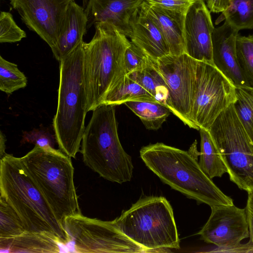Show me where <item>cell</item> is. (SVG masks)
Wrapping results in <instances>:
<instances>
[{
  "instance_id": "obj_11",
  "label": "cell",
  "mask_w": 253,
  "mask_h": 253,
  "mask_svg": "<svg viewBox=\"0 0 253 253\" xmlns=\"http://www.w3.org/2000/svg\"><path fill=\"white\" fill-rule=\"evenodd\" d=\"M198 61L184 53L168 54L155 60V63L168 87L167 107L185 125L199 130L190 119Z\"/></svg>"
},
{
  "instance_id": "obj_6",
  "label": "cell",
  "mask_w": 253,
  "mask_h": 253,
  "mask_svg": "<svg viewBox=\"0 0 253 253\" xmlns=\"http://www.w3.org/2000/svg\"><path fill=\"white\" fill-rule=\"evenodd\" d=\"M71 158L60 149L37 145L20 157L29 174L63 227L67 217L81 213Z\"/></svg>"
},
{
  "instance_id": "obj_9",
  "label": "cell",
  "mask_w": 253,
  "mask_h": 253,
  "mask_svg": "<svg viewBox=\"0 0 253 253\" xmlns=\"http://www.w3.org/2000/svg\"><path fill=\"white\" fill-rule=\"evenodd\" d=\"M63 227L76 252L149 253L124 234L112 221L91 218L80 213L67 217Z\"/></svg>"
},
{
  "instance_id": "obj_28",
  "label": "cell",
  "mask_w": 253,
  "mask_h": 253,
  "mask_svg": "<svg viewBox=\"0 0 253 253\" xmlns=\"http://www.w3.org/2000/svg\"><path fill=\"white\" fill-rule=\"evenodd\" d=\"M239 67L250 87L253 88V34L238 35L236 43Z\"/></svg>"
},
{
  "instance_id": "obj_22",
  "label": "cell",
  "mask_w": 253,
  "mask_h": 253,
  "mask_svg": "<svg viewBox=\"0 0 253 253\" xmlns=\"http://www.w3.org/2000/svg\"><path fill=\"white\" fill-rule=\"evenodd\" d=\"M199 131L201 152L199 164L211 179L221 177L227 173V168L209 131L203 128H200Z\"/></svg>"
},
{
  "instance_id": "obj_13",
  "label": "cell",
  "mask_w": 253,
  "mask_h": 253,
  "mask_svg": "<svg viewBox=\"0 0 253 253\" xmlns=\"http://www.w3.org/2000/svg\"><path fill=\"white\" fill-rule=\"evenodd\" d=\"M211 214L199 232L202 240L222 249L235 250L250 236L246 211L234 204L211 207Z\"/></svg>"
},
{
  "instance_id": "obj_18",
  "label": "cell",
  "mask_w": 253,
  "mask_h": 253,
  "mask_svg": "<svg viewBox=\"0 0 253 253\" xmlns=\"http://www.w3.org/2000/svg\"><path fill=\"white\" fill-rule=\"evenodd\" d=\"M66 245L53 233L25 231L10 237H0V253H60Z\"/></svg>"
},
{
  "instance_id": "obj_15",
  "label": "cell",
  "mask_w": 253,
  "mask_h": 253,
  "mask_svg": "<svg viewBox=\"0 0 253 253\" xmlns=\"http://www.w3.org/2000/svg\"><path fill=\"white\" fill-rule=\"evenodd\" d=\"M239 31L225 21L214 28L212 35L213 63L235 87H250L237 60L236 43Z\"/></svg>"
},
{
  "instance_id": "obj_24",
  "label": "cell",
  "mask_w": 253,
  "mask_h": 253,
  "mask_svg": "<svg viewBox=\"0 0 253 253\" xmlns=\"http://www.w3.org/2000/svg\"><path fill=\"white\" fill-rule=\"evenodd\" d=\"M124 104L150 130L159 129L171 112L168 107L157 101H132Z\"/></svg>"
},
{
  "instance_id": "obj_1",
  "label": "cell",
  "mask_w": 253,
  "mask_h": 253,
  "mask_svg": "<svg viewBox=\"0 0 253 253\" xmlns=\"http://www.w3.org/2000/svg\"><path fill=\"white\" fill-rule=\"evenodd\" d=\"M196 144L195 141L188 152L158 142L141 148L140 156L164 183L188 198L211 208L234 204L201 169Z\"/></svg>"
},
{
  "instance_id": "obj_2",
  "label": "cell",
  "mask_w": 253,
  "mask_h": 253,
  "mask_svg": "<svg viewBox=\"0 0 253 253\" xmlns=\"http://www.w3.org/2000/svg\"><path fill=\"white\" fill-rule=\"evenodd\" d=\"M83 43L84 41L59 62L57 108L53 120L59 149L73 158L80 151L87 112Z\"/></svg>"
},
{
  "instance_id": "obj_35",
  "label": "cell",
  "mask_w": 253,
  "mask_h": 253,
  "mask_svg": "<svg viewBox=\"0 0 253 253\" xmlns=\"http://www.w3.org/2000/svg\"><path fill=\"white\" fill-rule=\"evenodd\" d=\"M231 0H206L210 11L213 13L224 11L229 6Z\"/></svg>"
},
{
  "instance_id": "obj_32",
  "label": "cell",
  "mask_w": 253,
  "mask_h": 253,
  "mask_svg": "<svg viewBox=\"0 0 253 253\" xmlns=\"http://www.w3.org/2000/svg\"><path fill=\"white\" fill-rule=\"evenodd\" d=\"M55 137L42 129H34L23 133L22 143H30L43 148H54Z\"/></svg>"
},
{
  "instance_id": "obj_7",
  "label": "cell",
  "mask_w": 253,
  "mask_h": 253,
  "mask_svg": "<svg viewBox=\"0 0 253 253\" xmlns=\"http://www.w3.org/2000/svg\"><path fill=\"white\" fill-rule=\"evenodd\" d=\"M112 222L149 253L180 248L172 209L163 197L140 199Z\"/></svg>"
},
{
  "instance_id": "obj_34",
  "label": "cell",
  "mask_w": 253,
  "mask_h": 253,
  "mask_svg": "<svg viewBox=\"0 0 253 253\" xmlns=\"http://www.w3.org/2000/svg\"><path fill=\"white\" fill-rule=\"evenodd\" d=\"M245 209L249 225L250 239L248 243L240 245L237 249H246V252H249L253 250V191L248 194Z\"/></svg>"
},
{
  "instance_id": "obj_37",
  "label": "cell",
  "mask_w": 253,
  "mask_h": 253,
  "mask_svg": "<svg viewBox=\"0 0 253 253\" xmlns=\"http://www.w3.org/2000/svg\"><path fill=\"white\" fill-rule=\"evenodd\" d=\"M83 0L84 1V2H86V1H87L88 0Z\"/></svg>"
},
{
  "instance_id": "obj_16",
  "label": "cell",
  "mask_w": 253,
  "mask_h": 253,
  "mask_svg": "<svg viewBox=\"0 0 253 253\" xmlns=\"http://www.w3.org/2000/svg\"><path fill=\"white\" fill-rule=\"evenodd\" d=\"M144 0H88L84 8L87 29L100 23L113 24L129 37L130 20Z\"/></svg>"
},
{
  "instance_id": "obj_33",
  "label": "cell",
  "mask_w": 253,
  "mask_h": 253,
  "mask_svg": "<svg viewBox=\"0 0 253 253\" xmlns=\"http://www.w3.org/2000/svg\"><path fill=\"white\" fill-rule=\"evenodd\" d=\"M163 9L186 14L195 0H144Z\"/></svg>"
},
{
  "instance_id": "obj_5",
  "label": "cell",
  "mask_w": 253,
  "mask_h": 253,
  "mask_svg": "<svg viewBox=\"0 0 253 253\" xmlns=\"http://www.w3.org/2000/svg\"><path fill=\"white\" fill-rule=\"evenodd\" d=\"M115 106L102 104L93 110L80 151L84 163L91 170L107 180L122 184L131 180L133 166L119 138Z\"/></svg>"
},
{
  "instance_id": "obj_23",
  "label": "cell",
  "mask_w": 253,
  "mask_h": 253,
  "mask_svg": "<svg viewBox=\"0 0 253 253\" xmlns=\"http://www.w3.org/2000/svg\"><path fill=\"white\" fill-rule=\"evenodd\" d=\"M128 76L142 86L158 102L167 107L168 87L156 65L155 60L152 59L145 68L134 72Z\"/></svg>"
},
{
  "instance_id": "obj_36",
  "label": "cell",
  "mask_w": 253,
  "mask_h": 253,
  "mask_svg": "<svg viewBox=\"0 0 253 253\" xmlns=\"http://www.w3.org/2000/svg\"><path fill=\"white\" fill-rule=\"evenodd\" d=\"M6 138L1 131L0 132V158H2L6 153H5Z\"/></svg>"
},
{
  "instance_id": "obj_31",
  "label": "cell",
  "mask_w": 253,
  "mask_h": 253,
  "mask_svg": "<svg viewBox=\"0 0 253 253\" xmlns=\"http://www.w3.org/2000/svg\"><path fill=\"white\" fill-rule=\"evenodd\" d=\"M152 59L143 50L130 41L124 56L126 75L143 69L151 62Z\"/></svg>"
},
{
  "instance_id": "obj_38",
  "label": "cell",
  "mask_w": 253,
  "mask_h": 253,
  "mask_svg": "<svg viewBox=\"0 0 253 253\" xmlns=\"http://www.w3.org/2000/svg\"></svg>"
},
{
  "instance_id": "obj_30",
  "label": "cell",
  "mask_w": 253,
  "mask_h": 253,
  "mask_svg": "<svg viewBox=\"0 0 253 253\" xmlns=\"http://www.w3.org/2000/svg\"><path fill=\"white\" fill-rule=\"evenodd\" d=\"M26 37L25 32L14 21L9 12L1 11L0 14V42L13 43Z\"/></svg>"
},
{
  "instance_id": "obj_21",
  "label": "cell",
  "mask_w": 253,
  "mask_h": 253,
  "mask_svg": "<svg viewBox=\"0 0 253 253\" xmlns=\"http://www.w3.org/2000/svg\"><path fill=\"white\" fill-rule=\"evenodd\" d=\"M132 101H157L142 86L126 75L109 90L102 105L116 106Z\"/></svg>"
},
{
  "instance_id": "obj_29",
  "label": "cell",
  "mask_w": 253,
  "mask_h": 253,
  "mask_svg": "<svg viewBox=\"0 0 253 253\" xmlns=\"http://www.w3.org/2000/svg\"><path fill=\"white\" fill-rule=\"evenodd\" d=\"M25 231L22 221L15 211L0 198V237L17 236Z\"/></svg>"
},
{
  "instance_id": "obj_8",
  "label": "cell",
  "mask_w": 253,
  "mask_h": 253,
  "mask_svg": "<svg viewBox=\"0 0 253 253\" xmlns=\"http://www.w3.org/2000/svg\"><path fill=\"white\" fill-rule=\"evenodd\" d=\"M227 168L230 179L248 193L253 191V142L243 127L233 104L208 130Z\"/></svg>"
},
{
  "instance_id": "obj_20",
  "label": "cell",
  "mask_w": 253,
  "mask_h": 253,
  "mask_svg": "<svg viewBox=\"0 0 253 253\" xmlns=\"http://www.w3.org/2000/svg\"><path fill=\"white\" fill-rule=\"evenodd\" d=\"M142 4L165 38L170 54L178 55L185 53L184 24L185 14L163 9L144 0Z\"/></svg>"
},
{
  "instance_id": "obj_10",
  "label": "cell",
  "mask_w": 253,
  "mask_h": 253,
  "mask_svg": "<svg viewBox=\"0 0 253 253\" xmlns=\"http://www.w3.org/2000/svg\"><path fill=\"white\" fill-rule=\"evenodd\" d=\"M235 88L213 63L198 61L191 121L199 129L208 130L220 114L235 102Z\"/></svg>"
},
{
  "instance_id": "obj_26",
  "label": "cell",
  "mask_w": 253,
  "mask_h": 253,
  "mask_svg": "<svg viewBox=\"0 0 253 253\" xmlns=\"http://www.w3.org/2000/svg\"><path fill=\"white\" fill-rule=\"evenodd\" d=\"M235 92L236 99L233 104L235 113L253 142V88L237 86Z\"/></svg>"
},
{
  "instance_id": "obj_19",
  "label": "cell",
  "mask_w": 253,
  "mask_h": 253,
  "mask_svg": "<svg viewBox=\"0 0 253 253\" xmlns=\"http://www.w3.org/2000/svg\"><path fill=\"white\" fill-rule=\"evenodd\" d=\"M84 8L75 0L69 6L58 41L51 49L60 62L83 41L87 30Z\"/></svg>"
},
{
  "instance_id": "obj_14",
  "label": "cell",
  "mask_w": 253,
  "mask_h": 253,
  "mask_svg": "<svg viewBox=\"0 0 253 253\" xmlns=\"http://www.w3.org/2000/svg\"><path fill=\"white\" fill-rule=\"evenodd\" d=\"M211 11L205 0H195L185 14L184 24L185 53L198 61L213 63Z\"/></svg>"
},
{
  "instance_id": "obj_12",
  "label": "cell",
  "mask_w": 253,
  "mask_h": 253,
  "mask_svg": "<svg viewBox=\"0 0 253 253\" xmlns=\"http://www.w3.org/2000/svg\"><path fill=\"white\" fill-rule=\"evenodd\" d=\"M74 0H10L28 29L52 49L56 45L71 2Z\"/></svg>"
},
{
  "instance_id": "obj_27",
  "label": "cell",
  "mask_w": 253,
  "mask_h": 253,
  "mask_svg": "<svg viewBox=\"0 0 253 253\" xmlns=\"http://www.w3.org/2000/svg\"><path fill=\"white\" fill-rule=\"evenodd\" d=\"M27 79L17 65L0 56V90L11 94L27 84Z\"/></svg>"
},
{
  "instance_id": "obj_3",
  "label": "cell",
  "mask_w": 253,
  "mask_h": 253,
  "mask_svg": "<svg viewBox=\"0 0 253 253\" xmlns=\"http://www.w3.org/2000/svg\"><path fill=\"white\" fill-rule=\"evenodd\" d=\"M0 198L15 211L26 231L53 233L66 245L69 236L24 166L6 154L0 161Z\"/></svg>"
},
{
  "instance_id": "obj_25",
  "label": "cell",
  "mask_w": 253,
  "mask_h": 253,
  "mask_svg": "<svg viewBox=\"0 0 253 253\" xmlns=\"http://www.w3.org/2000/svg\"><path fill=\"white\" fill-rule=\"evenodd\" d=\"M222 21L239 32L253 29V0H231L228 7L216 19L215 24Z\"/></svg>"
},
{
  "instance_id": "obj_4",
  "label": "cell",
  "mask_w": 253,
  "mask_h": 253,
  "mask_svg": "<svg viewBox=\"0 0 253 253\" xmlns=\"http://www.w3.org/2000/svg\"><path fill=\"white\" fill-rule=\"evenodd\" d=\"M94 26L93 38L83 43L87 112L101 105L109 90L126 75L124 56L130 42L111 23Z\"/></svg>"
},
{
  "instance_id": "obj_17",
  "label": "cell",
  "mask_w": 253,
  "mask_h": 253,
  "mask_svg": "<svg viewBox=\"0 0 253 253\" xmlns=\"http://www.w3.org/2000/svg\"><path fill=\"white\" fill-rule=\"evenodd\" d=\"M130 41L151 59L170 54L169 45L159 28L148 13L142 2L130 21Z\"/></svg>"
}]
</instances>
